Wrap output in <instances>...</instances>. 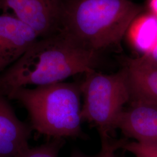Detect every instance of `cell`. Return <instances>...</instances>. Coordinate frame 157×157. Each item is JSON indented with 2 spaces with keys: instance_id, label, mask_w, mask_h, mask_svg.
Listing matches in <instances>:
<instances>
[{
  "instance_id": "11",
  "label": "cell",
  "mask_w": 157,
  "mask_h": 157,
  "mask_svg": "<svg viewBox=\"0 0 157 157\" xmlns=\"http://www.w3.org/2000/svg\"><path fill=\"white\" fill-rule=\"evenodd\" d=\"M62 145V139H54L38 147H29L17 157H58Z\"/></svg>"
},
{
  "instance_id": "15",
  "label": "cell",
  "mask_w": 157,
  "mask_h": 157,
  "mask_svg": "<svg viewBox=\"0 0 157 157\" xmlns=\"http://www.w3.org/2000/svg\"><path fill=\"white\" fill-rule=\"evenodd\" d=\"M142 56H144L152 62L157 63V43L154 48L148 54Z\"/></svg>"
},
{
  "instance_id": "10",
  "label": "cell",
  "mask_w": 157,
  "mask_h": 157,
  "mask_svg": "<svg viewBox=\"0 0 157 157\" xmlns=\"http://www.w3.org/2000/svg\"><path fill=\"white\" fill-rule=\"evenodd\" d=\"M138 18L130 27V40L135 48L145 56L157 44V17L147 15Z\"/></svg>"
},
{
  "instance_id": "14",
  "label": "cell",
  "mask_w": 157,
  "mask_h": 157,
  "mask_svg": "<svg viewBox=\"0 0 157 157\" xmlns=\"http://www.w3.org/2000/svg\"><path fill=\"white\" fill-rule=\"evenodd\" d=\"M29 0H1L0 8L3 12L8 13L12 11L13 14L22 10L27 4Z\"/></svg>"
},
{
  "instance_id": "17",
  "label": "cell",
  "mask_w": 157,
  "mask_h": 157,
  "mask_svg": "<svg viewBox=\"0 0 157 157\" xmlns=\"http://www.w3.org/2000/svg\"><path fill=\"white\" fill-rule=\"evenodd\" d=\"M71 157H98V156H90V155L84 154L80 152L76 151L72 154Z\"/></svg>"
},
{
  "instance_id": "9",
  "label": "cell",
  "mask_w": 157,
  "mask_h": 157,
  "mask_svg": "<svg viewBox=\"0 0 157 157\" xmlns=\"http://www.w3.org/2000/svg\"><path fill=\"white\" fill-rule=\"evenodd\" d=\"M125 69L131 93V100L157 104V63L141 56L128 58Z\"/></svg>"
},
{
  "instance_id": "2",
  "label": "cell",
  "mask_w": 157,
  "mask_h": 157,
  "mask_svg": "<svg viewBox=\"0 0 157 157\" xmlns=\"http://www.w3.org/2000/svg\"><path fill=\"white\" fill-rule=\"evenodd\" d=\"M141 11L131 0H63L59 31L99 53L118 44Z\"/></svg>"
},
{
  "instance_id": "16",
  "label": "cell",
  "mask_w": 157,
  "mask_h": 157,
  "mask_svg": "<svg viewBox=\"0 0 157 157\" xmlns=\"http://www.w3.org/2000/svg\"><path fill=\"white\" fill-rule=\"evenodd\" d=\"M150 6L153 15L157 17V0H151Z\"/></svg>"
},
{
  "instance_id": "12",
  "label": "cell",
  "mask_w": 157,
  "mask_h": 157,
  "mask_svg": "<svg viewBox=\"0 0 157 157\" xmlns=\"http://www.w3.org/2000/svg\"><path fill=\"white\" fill-rule=\"evenodd\" d=\"M121 148L136 157H157V144L124 141Z\"/></svg>"
},
{
  "instance_id": "6",
  "label": "cell",
  "mask_w": 157,
  "mask_h": 157,
  "mask_svg": "<svg viewBox=\"0 0 157 157\" xmlns=\"http://www.w3.org/2000/svg\"><path fill=\"white\" fill-rule=\"evenodd\" d=\"M124 108L117 129L136 141L157 144V104L131 100Z\"/></svg>"
},
{
  "instance_id": "8",
  "label": "cell",
  "mask_w": 157,
  "mask_h": 157,
  "mask_svg": "<svg viewBox=\"0 0 157 157\" xmlns=\"http://www.w3.org/2000/svg\"><path fill=\"white\" fill-rule=\"evenodd\" d=\"M63 0H29L15 14L33 29L39 36L44 37L59 31Z\"/></svg>"
},
{
  "instance_id": "18",
  "label": "cell",
  "mask_w": 157,
  "mask_h": 157,
  "mask_svg": "<svg viewBox=\"0 0 157 157\" xmlns=\"http://www.w3.org/2000/svg\"><path fill=\"white\" fill-rule=\"evenodd\" d=\"M0 2H1V0H0ZM0 9H1V8H0Z\"/></svg>"
},
{
  "instance_id": "4",
  "label": "cell",
  "mask_w": 157,
  "mask_h": 157,
  "mask_svg": "<svg viewBox=\"0 0 157 157\" xmlns=\"http://www.w3.org/2000/svg\"><path fill=\"white\" fill-rule=\"evenodd\" d=\"M85 75L80 84L83 98L81 111L83 122L93 124L101 137H109L117 129L124 108L131 101L127 73L123 67L111 75L93 71Z\"/></svg>"
},
{
  "instance_id": "1",
  "label": "cell",
  "mask_w": 157,
  "mask_h": 157,
  "mask_svg": "<svg viewBox=\"0 0 157 157\" xmlns=\"http://www.w3.org/2000/svg\"><path fill=\"white\" fill-rule=\"evenodd\" d=\"M99 53L86 48L61 31L37 40L17 62L0 75V93L29 86L63 82L95 71Z\"/></svg>"
},
{
  "instance_id": "3",
  "label": "cell",
  "mask_w": 157,
  "mask_h": 157,
  "mask_svg": "<svg viewBox=\"0 0 157 157\" xmlns=\"http://www.w3.org/2000/svg\"><path fill=\"white\" fill-rule=\"evenodd\" d=\"M6 97L22 104L28 112L32 128L40 134L62 139L78 137L82 132L80 84L63 82L22 87L12 91Z\"/></svg>"
},
{
  "instance_id": "13",
  "label": "cell",
  "mask_w": 157,
  "mask_h": 157,
  "mask_svg": "<svg viewBox=\"0 0 157 157\" xmlns=\"http://www.w3.org/2000/svg\"><path fill=\"white\" fill-rule=\"evenodd\" d=\"M101 140V151L98 157H117L115 151L121 148L124 140L112 141L110 137H102Z\"/></svg>"
},
{
  "instance_id": "7",
  "label": "cell",
  "mask_w": 157,
  "mask_h": 157,
  "mask_svg": "<svg viewBox=\"0 0 157 157\" xmlns=\"http://www.w3.org/2000/svg\"><path fill=\"white\" fill-rule=\"evenodd\" d=\"M30 128L17 117L0 93V157H17L29 148Z\"/></svg>"
},
{
  "instance_id": "5",
  "label": "cell",
  "mask_w": 157,
  "mask_h": 157,
  "mask_svg": "<svg viewBox=\"0 0 157 157\" xmlns=\"http://www.w3.org/2000/svg\"><path fill=\"white\" fill-rule=\"evenodd\" d=\"M39 38L33 29L14 14L0 12V75Z\"/></svg>"
}]
</instances>
